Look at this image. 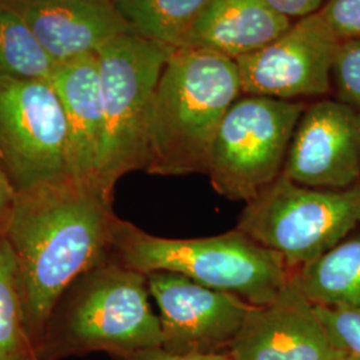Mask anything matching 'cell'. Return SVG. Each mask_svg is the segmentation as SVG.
I'll use <instances>...</instances> for the list:
<instances>
[{
  "label": "cell",
  "instance_id": "obj_1",
  "mask_svg": "<svg viewBox=\"0 0 360 360\" xmlns=\"http://www.w3.org/2000/svg\"><path fill=\"white\" fill-rule=\"evenodd\" d=\"M119 220L111 200L68 175L16 193L6 240L35 354L65 288L111 260Z\"/></svg>",
  "mask_w": 360,
  "mask_h": 360
},
{
  "label": "cell",
  "instance_id": "obj_2",
  "mask_svg": "<svg viewBox=\"0 0 360 360\" xmlns=\"http://www.w3.org/2000/svg\"><path fill=\"white\" fill-rule=\"evenodd\" d=\"M242 95L235 60L196 49L171 52L155 92L144 171L207 174L219 126Z\"/></svg>",
  "mask_w": 360,
  "mask_h": 360
},
{
  "label": "cell",
  "instance_id": "obj_3",
  "mask_svg": "<svg viewBox=\"0 0 360 360\" xmlns=\"http://www.w3.org/2000/svg\"><path fill=\"white\" fill-rule=\"evenodd\" d=\"M156 348H163V333L150 304L147 276L111 259L65 288L52 309L37 360L94 351L126 360Z\"/></svg>",
  "mask_w": 360,
  "mask_h": 360
},
{
  "label": "cell",
  "instance_id": "obj_4",
  "mask_svg": "<svg viewBox=\"0 0 360 360\" xmlns=\"http://www.w3.org/2000/svg\"><path fill=\"white\" fill-rule=\"evenodd\" d=\"M111 259L144 275L158 271L180 274L252 306L271 303L291 274L275 252L236 229L200 239H167L122 219Z\"/></svg>",
  "mask_w": 360,
  "mask_h": 360
},
{
  "label": "cell",
  "instance_id": "obj_5",
  "mask_svg": "<svg viewBox=\"0 0 360 360\" xmlns=\"http://www.w3.org/2000/svg\"><path fill=\"white\" fill-rule=\"evenodd\" d=\"M172 51L129 32L96 52L103 112L98 186L111 202L119 180L147 167L155 92Z\"/></svg>",
  "mask_w": 360,
  "mask_h": 360
},
{
  "label": "cell",
  "instance_id": "obj_6",
  "mask_svg": "<svg viewBox=\"0 0 360 360\" xmlns=\"http://www.w3.org/2000/svg\"><path fill=\"white\" fill-rule=\"evenodd\" d=\"M359 227L360 181L347 190H319L282 174L247 203L236 230L275 252L292 272Z\"/></svg>",
  "mask_w": 360,
  "mask_h": 360
},
{
  "label": "cell",
  "instance_id": "obj_7",
  "mask_svg": "<svg viewBox=\"0 0 360 360\" xmlns=\"http://www.w3.org/2000/svg\"><path fill=\"white\" fill-rule=\"evenodd\" d=\"M300 101L242 95L219 126L207 174L212 187L231 200L251 202L283 172Z\"/></svg>",
  "mask_w": 360,
  "mask_h": 360
},
{
  "label": "cell",
  "instance_id": "obj_8",
  "mask_svg": "<svg viewBox=\"0 0 360 360\" xmlns=\"http://www.w3.org/2000/svg\"><path fill=\"white\" fill-rule=\"evenodd\" d=\"M0 166L16 193L68 175L65 111L50 80L0 77Z\"/></svg>",
  "mask_w": 360,
  "mask_h": 360
},
{
  "label": "cell",
  "instance_id": "obj_9",
  "mask_svg": "<svg viewBox=\"0 0 360 360\" xmlns=\"http://www.w3.org/2000/svg\"><path fill=\"white\" fill-rule=\"evenodd\" d=\"M339 44L321 13L294 20L267 46L236 60L242 94L281 101L328 95Z\"/></svg>",
  "mask_w": 360,
  "mask_h": 360
},
{
  "label": "cell",
  "instance_id": "obj_10",
  "mask_svg": "<svg viewBox=\"0 0 360 360\" xmlns=\"http://www.w3.org/2000/svg\"><path fill=\"white\" fill-rule=\"evenodd\" d=\"M159 307L163 349L172 354L230 352L252 304L167 271L147 274Z\"/></svg>",
  "mask_w": 360,
  "mask_h": 360
},
{
  "label": "cell",
  "instance_id": "obj_11",
  "mask_svg": "<svg viewBox=\"0 0 360 360\" xmlns=\"http://www.w3.org/2000/svg\"><path fill=\"white\" fill-rule=\"evenodd\" d=\"M285 178L319 190L360 181V111L336 99L306 105L284 162Z\"/></svg>",
  "mask_w": 360,
  "mask_h": 360
},
{
  "label": "cell",
  "instance_id": "obj_12",
  "mask_svg": "<svg viewBox=\"0 0 360 360\" xmlns=\"http://www.w3.org/2000/svg\"><path fill=\"white\" fill-rule=\"evenodd\" d=\"M291 275V274H290ZM232 360H339L315 306L288 279L266 306H254L233 342Z\"/></svg>",
  "mask_w": 360,
  "mask_h": 360
},
{
  "label": "cell",
  "instance_id": "obj_13",
  "mask_svg": "<svg viewBox=\"0 0 360 360\" xmlns=\"http://www.w3.org/2000/svg\"><path fill=\"white\" fill-rule=\"evenodd\" d=\"M30 27L56 65L92 55L131 32L112 0H0Z\"/></svg>",
  "mask_w": 360,
  "mask_h": 360
},
{
  "label": "cell",
  "instance_id": "obj_14",
  "mask_svg": "<svg viewBox=\"0 0 360 360\" xmlns=\"http://www.w3.org/2000/svg\"><path fill=\"white\" fill-rule=\"evenodd\" d=\"M50 82L65 111L67 174L77 183L101 193L98 172L103 112L96 53L58 65Z\"/></svg>",
  "mask_w": 360,
  "mask_h": 360
},
{
  "label": "cell",
  "instance_id": "obj_15",
  "mask_svg": "<svg viewBox=\"0 0 360 360\" xmlns=\"http://www.w3.org/2000/svg\"><path fill=\"white\" fill-rule=\"evenodd\" d=\"M292 22L267 0H212L180 49L215 52L236 62L267 46Z\"/></svg>",
  "mask_w": 360,
  "mask_h": 360
},
{
  "label": "cell",
  "instance_id": "obj_16",
  "mask_svg": "<svg viewBox=\"0 0 360 360\" xmlns=\"http://www.w3.org/2000/svg\"><path fill=\"white\" fill-rule=\"evenodd\" d=\"M290 279L314 306L360 309V227Z\"/></svg>",
  "mask_w": 360,
  "mask_h": 360
},
{
  "label": "cell",
  "instance_id": "obj_17",
  "mask_svg": "<svg viewBox=\"0 0 360 360\" xmlns=\"http://www.w3.org/2000/svg\"><path fill=\"white\" fill-rule=\"evenodd\" d=\"M132 34L180 49L212 0H112Z\"/></svg>",
  "mask_w": 360,
  "mask_h": 360
},
{
  "label": "cell",
  "instance_id": "obj_18",
  "mask_svg": "<svg viewBox=\"0 0 360 360\" xmlns=\"http://www.w3.org/2000/svg\"><path fill=\"white\" fill-rule=\"evenodd\" d=\"M56 67L20 15L0 1V77L51 80Z\"/></svg>",
  "mask_w": 360,
  "mask_h": 360
},
{
  "label": "cell",
  "instance_id": "obj_19",
  "mask_svg": "<svg viewBox=\"0 0 360 360\" xmlns=\"http://www.w3.org/2000/svg\"><path fill=\"white\" fill-rule=\"evenodd\" d=\"M0 360H37L27 334L15 259L6 238L0 239Z\"/></svg>",
  "mask_w": 360,
  "mask_h": 360
},
{
  "label": "cell",
  "instance_id": "obj_20",
  "mask_svg": "<svg viewBox=\"0 0 360 360\" xmlns=\"http://www.w3.org/2000/svg\"><path fill=\"white\" fill-rule=\"evenodd\" d=\"M331 87L336 101L360 111V40L339 44L333 65Z\"/></svg>",
  "mask_w": 360,
  "mask_h": 360
},
{
  "label": "cell",
  "instance_id": "obj_21",
  "mask_svg": "<svg viewBox=\"0 0 360 360\" xmlns=\"http://www.w3.org/2000/svg\"><path fill=\"white\" fill-rule=\"evenodd\" d=\"M315 309L335 346L360 358V309Z\"/></svg>",
  "mask_w": 360,
  "mask_h": 360
},
{
  "label": "cell",
  "instance_id": "obj_22",
  "mask_svg": "<svg viewBox=\"0 0 360 360\" xmlns=\"http://www.w3.org/2000/svg\"><path fill=\"white\" fill-rule=\"evenodd\" d=\"M319 13L340 43L360 40V0H327Z\"/></svg>",
  "mask_w": 360,
  "mask_h": 360
},
{
  "label": "cell",
  "instance_id": "obj_23",
  "mask_svg": "<svg viewBox=\"0 0 360 360\" xmlns=\"http://www.w3.org/2000/svg\"><path fill=\"white\" fill-rule=\"evenodd\" d=\"M267 3L276 13L291 20H297L319 13L327 0H267Z\"/></svg>",
  "mask_w": 360,
  "mask_h": 360
},
{
  "label": "cell",
  "instance_id": "obj_24",
  "mask_svg": "<svg viewBox=\"0 0 360 360\" xmlns=\"http://www.w3.org/2000/svg\"><path fill=\"white\" fill-rule=\"evenodd\" d=\"M16 188L0 166V239L6 238L16 203Z\"/></svg>",
  "mask_w": 360,
  "mask_h": 360
},
{
  "label": "cell",
  "instance_id": "obj_25",
  "mask_svg": "<svg viewBox=\"0 0 360 360\" xmlns=\"http://www.w3.org/2000/svg\"><path fill=\"white\" fill-rule=\"evenodd\" d=\"M126 360H232L230 352L223 354H172L163 348L144 351Z\"/></svg>",
  "mask_w": 360,
  "mask_h": 360
},
{
  "label": "cell",
  "instance_id": "obj_26",
  "mask_svg": "<svg viewBox=\"0 0 360 360\" xmlns=\"http://www.w3.org/2000/svg\"><path fill=\"white\" fill-rule=\"evenodd\" d=\"M339 360H360V358L356 355H352V354H346L343 358H340Z\"/></svg>",
  "mask_w": 360,
  "mask_h": 360
}]
</instances>
